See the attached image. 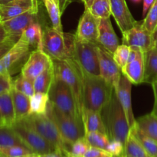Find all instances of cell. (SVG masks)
<instances>
[{
	"instance_id": "cb8c5ba5",
	"label": "cell",
	"mask_w": 157,
	"mask_h": 157,
	"mask_svg": "<svg viewBox=\"0 0 157 157\" xmlns=\"http://www.w3.org/2000/svg\"><path fill=\"white\" fill-rule=\"evenodd\" d=\"M43 29L38 21L30 25L21 35V38L24 40L33 50L41 49Z\"/></svg>"
},
{
	"instance_id": "bcb514c9",
	"label": "cell",
	"mask_w": 157,
	"mask_h": 157,
	"mask_svg": "<svg viewBox=\"0 0 157 157\" xmlns=\"http://www.w3.org/2000/svg\"><path fill=\"white\" fill-rule=\"evenodd\" d=\"M153 90V94H154V107H153V112L156 113L157 116V84L156 83H153L151 84Z\"/></svg>"
},
{
	"instance_id": "f1b7e54d",
	"label": "cell",
	"mask_w": 157,
	"mask_h": 157,
	"mask_svg": "<svg viewBox=\"0 0 157 157\" xmlns=\"http://www.w3.org/2000/svg\"><path fill=\"white\" fill-rule=\"evenodd\" d=\"M16 145L25 146L12 127L0 126V150Z\"/></svg>"
},
{
	"instance_id": "d6a6232c",
	"label": "cell",
	"mask_w": 157,
	"mask_h": 157,
	"mask_svg": "<svg viewBox=\"0 0 157 157\" xmlns=\"http://www.w3.org/2000/svg\"><path fill=\"white\" fill-rule=\"evenodd\" d=\"M89 10L98 18H110L111 15L110 0H94Z\"/></svg>"
},
{
	"instance_id": "277c9868",
	"label": "cell",
	"mask_w": 157,
	"mask_h": 157,
	"mask_svg": "<svg viewBox=\"0 0 157 157\" xmlns=\"http://www.w3.org/2000/svg\"><path fill=\"white\" fill-rule=\"evenodd\" d=\"M55 76L64 81L71 90L82 117L83 112V71L74 59L53 61Z\"/></svg>"
},
{
	"instance_id": "7402d4cb",
	"label": "cell",
	"mask_w": 157,
	"mask_h": 157,
	"mask_svg": "<svg viewBox=\"0 0 157 157\" xmlns=\"http://www.w3.org/2000/svg\"><path fill=\"white\" fill-rule=\"evenodd\" d=\"M82 121L85 134L90 132H101L107 134V130L103 121L101 112L84 109L82 112Z\"/></svg>"
},
{
	"instance_id": "52a82bcc",
	"label": "cell",
	"mask_w": 157,
	"mask_h": 157,
	"mask_svg": "<svg viewBox=\"0 0 157 157\" xmlns=\"http://www.w3.org/2000/svg\"><path fill=\"white\" fill-rule=\"evenodd\" d=\"M48 96L50 102L61 111L75 119L82 121L71 90L64 81L55 78Z\"/></svg>"
},
{
	"instance_id": "7bdbcfd3",
	"label": "cell",
	"mask_w": 157,
	"mask_h": 157,
	"mask_svg": "<svg viewBox=\"0 0 157 157\" xmlns=\"http://www.w3.org/2000/svg\"><path fill=\"white\" fill-rule=\"evenodd\" d=\"M15 43L16 42H15V41H12V40L9 39V38H7L6 41L0 43V60H1V58H2L9 50H10L11 48H12Z\"/></svg>"
},
{
	"instance_id": "f35d334b",
	"label": "cell",
	"mask_w": 157,
	"mask_h": 157,
	"mask_svg": "<svg viewBox=\"0 0 157 157\" xmlns=\"http://www.w3.org/2000/svg\"><path fill=\"white\" fill-rule=\"evenodd\" d=\"M143 24L149 32L153 33L157 25V0H155L150 8L147 15L143 20Z\"/></svg>"
},
{
	"instance_id": "9a60e30c",
	"label": "cell",
	"mask_w": 157,
	"mask_h": 157,
	"mask_svg": "<svg viewBox=\"0 0 157 157\" xmlns=\"http://www.w3.org/2000/svg\"><path fill=\"white\" fill-rule=\"evenodd\" d=\"M98 53L101 77L106 82L115 88L119 83L120 78L122 75L121 67L113 59V54L106 50L100 44L98 45Z\"/></svg>"
},
{
	"instance_id": "6f0895ef",
	"label": "cell",
	"mask_w": 157,
	"mask_h": 157,
	"mask_svg": "<svg viewBox=\"0 0 157 157\" xmlns=\"http://www.w3.org/2000/svg\"><path fill=\"white\" fill-rule=\"evenodd\" d=\"M0 157H5V156H1V155H0Z\"/></svg>"
},
{
	"instance_id": "ac0fdd59",
	"label": "cell",
	"mask_w": 157,
	"mask_h": 157,
	"mask_svg": "<svg viewBox=\"0 0 157 157\" xmlns=\"http://www.w3.org/2000/svg\"><path fill=\"white\" fill-rule=\"evenodd\" d=\"M98 31V44L113 54L120 44L119 38L115 33L110 18H99Z\"/></svg>"
},
{
	"instance_id": "b9f144b4",
	"label": "cell",
	"mask_w": 157,
	"mask_h": 157,
	"mask_svg": "<svg viewBox=\"0 0 157 157\" xmlns=\"http://www.w3.org/2000/svg\"><path fill=\"white\" fill-rule=\"evenodd\" d=\"M12 76L5 74H0V95L9 91L12 87Z\"/></svg>"
},
{
	"instance_id": "4316f807",
	"label": "cell",
	"mask_w": 157,
	"mask_h": 157,
	"mask_svg": "<svg viewBox=\"0 0 157 157\" xmlns=\"http://www.w3.org/2000/svg\"><path fill=\"white\" fill-rule=\"evenodd\" d=\"M55 78V68L53 64L38 75L33 81L35 93L41 92L48 94Z\"/></svg>"
},
{
	"instance_id": "ab89813d",
	"label": "cell",
	"mask_w": 157,
	"mask_h": 157,
	"mask_svg": "<svg viewBox=\"0 0 157 157\" xmlns=\"http://www.w3.org/2000/svg\"><path fill=\"white\" fill-rule=\"evenodd\" d=\"M107 150L113 156H124V144L117 140H110L107 147Z\"/></svg>"
},
{
	"instance_id": "3957f363",
	"label": "cell",
	"mask_w": 157,
	"mask_h": 157,
	"mask_svg": "<svg viewBox=\"0 0 157 157\" xmlns=\"http://www.w3.org/2000/svg\"><path fill=\"white\" fill-rule=\"evenodd\" d=\"M101 116L110 140H117L125 145L130 127L115 89L110 102L101 110Z\"/></svg>"
},
{
	"instance_id": "f546056e",
	"label": "cell",
	"mask_w": 157,
	"mask_h": 157,
	"mask_svg": "<svg viewBox=\"0 0 157 157\" xmlns=\"http://www.w3.org/2000/svg\"><path fill=\"white\" fill-rule=\"evenodd\" d=\"M42 2L52 21V27L56 30L62 32V24H61L62 14L60 9L58 0H42Z\"/></svg>"
},
{
	"instance_id": "7a4b0ae2",
	"label": "cell",
	"mask_w": 157,
	"mask_h": 157,
	"mask_svg": "<svg viewBox=\"0 0 157 157\" xmlns=\"http://www.w3.org/2000/svg\"><path fill=\"white\" fill-rule=\"evenodd\" d=\"M75 35L56 30L53 27L43 29L41 49L52 61L73 59L75 47Z\"/></svg>"
},
{
	"instance_id": "f6af8a7d",
	"label": "cell",
	"mask_w": 157,
	"mask_h": 157,
	"mask_svg": "<svg viewBox=\"0 0 157 157\" xmlns=\"http://www.w3.org/2000/svg\"><path fill=\"white\" fill-rule=\"evenodd\" d=\"M155 0H143V16L145 17Z\"/></svg>"
},
{
	"instance_id": "74e56055",
	"label": "cell",
	"mask_w": 157,
	"mask_h": 157,
	"mask_svg": "<svg viewBox=\"0 0 157 157\" xmlns=\"http://www.w3.org/2000/svg\"><path fill=\"white\" fill-rule=\"evenodd\" d=\"M130 48L126 44H120L117 48L113 52V59L117 65L122 69L128 63L129 55L130 52Z\"/></svg>"
},
{
	"instance_id": "9c48e42d",
	"label": "cell",
	"mask_w": 157,
	"mask_h": 157,
	"mask_svg": "<svg viewBox=\"0 0 157 157\" xmlns=\"http://www.w3.org/2000/svg\"><path fill=\"white\" fill-rule=\"evenodd\" d=\"M32 51L33 49L24 40L19 38L0 60V74L12 76L16 73L25 64Z\"/></svg>"
},
{
	"instance_id": "8fae6325",
	"label": "cell",
	"mask_w": 157,
	"mask_h": 157,
	"mask_svg": "<svg viewBox=\"0 0 157 157\" xmlns=\"http://www.w3.org/2000/svg\"><path fill=\"white\" fill-rule=\"evenodd\" d=\"M122 35L123 44L129 46L130 48L146 52L153 48L152 33L144 27L143 20L141 21H136L132 29Z\"/></svg>"
},
{
	"instance_id": "ba28073f",
	"label": "cell",
	"mask_w": 157,
	"mask_h": 157,
	"mask_svg": "<svg viewBox=\"0 0 157 157\" xmlns=\"http://www.w3.org/2000/svg\"><path fill=\"white\" fill-rule=\"evenodd\" d=\"M98 45L96 43L75 41L73 59L79 64L83 71L93 76H101Z\"/></svg>"
},
{
	"instance_id": "e575fe53",
	"label": "cell",
	"mask_w": 157,
	"mask_h": 157,
	"mask_svg": "<svg viewBox=\"0 0 157 157\" xmlns=\"http://www.w3.org/2000/svg\"><path fill=\"white\" fill-rule=\"evenodd\" d=\"M12 87L25 94L29 98H32L35 93L33 82L23 77L21 74L16 79L12 81Z\"/></svg>"
},
{
	"instance_id": "8d00e7d4",
	"label": "cell",
	"mask_w": 157,
	"mask_h": 157,
	"mask_svg": "<svg viewBox=\"0 0 157 157\" xmlns=\"http://www.w3.org/2000/svg\"><path fill=\"white\" fill-rule=\"evenodd\" d=\"M90 147L85 138H81L71 145L68 150V156L83 157Z\"/></svg>"
},
{
	"instance_id": "836d02e7",
	"label": "cell",
	"mask_w": 157,
	"mask_h": 157,
	"mask_svg": "<svg viewBox=\"0 0 157 157\" xmlns=\"http://www.w3.org/2000/svg\"><path fill=\"white\" fill-rule=\"evenodd\" d=\"M84 138L90 147L107 150L110 140L107 134L101 132H90L85 134Z\"/></svg>"
},
{
	"instance_id": "681fc988",
	"label": "cell",
	"mask_w": 157,
	"mask_h": 157,
	"mask_svg": "<svg viewBox=\"0 0 157 157\" xmlns=\"http://www.w3.org/2000/svg\"><path fill=\"white\" fill-rule=\"evenodd\" d=\"M152 37H153V47L157 48V25L155 28L154 31L152 33Z\"/></svg>"
},
{
	"instance_id": "ffe728a7",
	"label": "cell",
	"mask_w": 157,
	"mask_h": 157,
	"mask_svg": "<svg viewBox=\"0 0 157 157\" xmlns=\"http://www.w3.org/2000/svg\"><path fill=\"white\" fill-rule=\"evenodd\" d=\"M145 62L144 52L139 51L138 55L134 61L129 62L121 69L122 74L133 84H140L144 83Z\"/></svg>"
},
{
	"instance_id": "6da1fadb",
	"label": "cell",
	"mask_w": 157,
	"mask_h": 157,
	"mask_svg": "<svg viewBox=\"0 0 157 157\" xmlns=\"http://www.w3.org/2000/svg\"><path fill=\"white\" fill-rule=\"evenodd\" d=\"M114 87L101 76H93L83 71V110L101 112L110 102Z\"/></svg>"
},
{
	"instance_id": "4dcf8cb0",
	"label": "cell",
	"mask_w": 157,
	"mask_h": 157,
	"mask_svg": "<svg viewBox=\"0 0 157 157\" xmlns=\"http://www.w3.org/2000/svg\"><path fill=\"white\" fill-rule=\"evenodd\" d=\"M50 102L48 94L37 92L30 98V114L46 113Z\"/></svg>"
},
{
	"instance_id": "30bf717a",
	"label": "cell",
	"mask_w": 157,
	"mask_h": 157,
	"mask_svg": "<svg viewBox=\"0 0 157 157\" xmlns=\"http://www.w3.org/2000/svg\"><path fill=\"white\" fill-rule=\"evenodd\" d=\"M12 127L21 138L25 145L35 154H45L55 150L46 140L28 125L23 120L15 121Z\"/></svg>"
},
{
	"instance_id": "ee69618b",
	"label": "cell",
	"mask_w": 157,
	"mask_h": 157,
	"mask_svg": "<svg viewBox=\"0 0 157 157\" xmlns=\"http://www.w3.org/2000/svg\"><path fill=\"white\" fill-rule=\"evenodd\" d=\"M40 157H68L67 153L64 152L61 150H53V151L50 152V153H45V154L39 155Z\"/></svg>"
},
{
	"instance_id": "db71d44e",
	"label": "cell",
	"mask_w": 157,
	"mask_h": 157,
	"mask_svg": "<svg viewBox=\"0 0 157 157\" xmlns=\"http://www.w3.org/2000/svg\"><path fill=\"white\" fill-rule=\"evenodd\" d=\"M131 2H133V3H136V4H138V3H140V2L142 0H130Z\"/></svg>"
},
{
	"instance_id": "d4e9b609",
	"label": "cell",
	"mask_w": 157,
	"mask_h": 157,
	"mask_svg": "<svg viewBox=\"0 0 157 157\" xmlns=\"http://www.w3.org/2000/svg\"><path fill=\"white\" fill-rule=\"evenodd\" d=\"M144 83L152 84L157 81V48H152L144 52Z\"/></svg>"
},
{
	"instance_id": "f907efd6",
	"label": "cell",
	"mask_w": 157,
	"mask_h": 157,
	"mask_svg": "<svg viewBox=\"0 0 157 157\" xmlns=\"http://www.w3.org/2000/svg\"><path fill=\"white\" fill-rule=\"evenodd\" d=\"M94 0H84L83 2L84 4V9H90L91 7L92 3H93Z\"/></svg>"
},
{
	"instance_id": "83f0119b",
	"label": "cell",
	"mask_w": 157,
	"mask_h": 157,
	"mask_svg": "<svg viewBox=\"0 0 157 157\" xmlns=\"http://www.w3.org/2000/svg\"><path fill=\"white\" fill-rule=\"evenodd\" d=\"M130 133L140 144L146 153L151 157H157V142L147 136L139 130L136 124L130 128Z\"/></svg>"
},
{
	"instance_id": "484cf974",
	"label": "cell",
	"mask_w": 157,
	"mask_h": 157,
	"mask_svg": "<svg viewBox=\"0 0 157 157\" xmlns=\"http://www.w3.org/2000/svg\"><path fill=\"white\" fill-rule=\"evenodd\" d=\"M135 124L142 133L157 142V116L153 111L136 120Z\"/></svg>"
},
{
	"instance_id": "4fadbf2b",
	"label": "cell",
	"mask_w": 157,
	"mask_h": 157,
	"mask_svg": "<svg viewBox=\"0 0 157 157\" xmlns=\"http://www.w3.org/2000/svg\"><path fill=\"white\" fill-rule=\"evenodd\" d=\"M38 9H32L7 21H2V23L7 34V38L17 42L24 31L32 23L38 20Z\"/></svg>"
},
{
	"instance_id": "d590c367",
	"label": "cell",
	"mask_w": 157,
	"mask_h": 157,
	"mask_svg": "<svg viewBox=\"0 0 157 157\" xmlns=\"http://www.w3.org/2000/svg\"><path fill=\"white\" fill-rule=\"evenodd\" d=\"M33 153L30 149L21 145L13 146L0 150V155L5 157H25Z\"/></svg>"
},
{
	"instance_id": "e0dca14e",
	"label": "cell",
	"mask_w": 157,
	"mask_h": 157,
	"mask_svg": "<svg viewBox=\"0 0 157 157\" xmlns=\"http://www.w3.org/2000/svg\"><path fill=\"white\" fill-rule=\"evenodd\" d=\"M132 83L127 78V77L124 75H121V78L118 84L115 87L117 96L118 100L124 109L126 113L127 121L130 127L131 128L136 123V120L134 118V115L132 109V101H131V90Z\"/></svg>"
},
{
	"instance_id": "816d5d0a",
	"label": "cell",
	"mask_w": 157,
	"mask_h": 157,
	"mask_svg": "<svg viewBox=\"0 0 157 157\" xmlns=\"http://www.w3.org/2000/svg\"><path fill=\"white\" fill-rule=\"evenodd\" d=\"M12 1H14V0H0V6H1V5L8 4V3L11 2Z\"/></svg>"
},
{
	"instance_id": "5bb4252c",
	"label": "cell",
	"mask_w": 157,
	"mask_h": 157,
	"mask_svg": "<svg viewBox=\"0 0 157 157\" xmlns=\"http://www.w3.org/2000/svg\"><path fill=\"white\" fill-rule=\"evenodd\" d=\"M99 18H96L89 9H84L75 34L76 40L81 42L98 43Z\"/></svg>"
},
{
	"instance_id": "d6986e66",
	"label": "cell",
	"mask_w": 157,
	"mask_h": 157,
	"mask_svg": "<svg viewBox=\"0 0 157 157\" xmlns=\"http://www.w3.org/2000/svg\"><path fill=\"white\" fill-rule=\"evenodd\" d=\"M38 9V0H14L0 6L1 22L21 15L28 11Z\"/></svg>"
},
{
	"instance_id": "7c38bea8",
	"label": "cell",
	"mask_w": 157,
	"mask_h": 157,
	"mask_svg": "<svg viewBox=\"0 0 157 157\" xmlns=\"http://www.w3.org/2000/svg\"><path fill=\"white\" fill-rule=\"evenodd\" d=\"M53 65L52 58L42 50L32 51L29 59L21 69V75L33 82L43 71Z\"/></svg>"
},
{
	"instance_id": "8992f818",
	"label": "cell",
	"mask_w": 157,
	"mask_h": 157,
	"mask_svg": "<svg viewBox=\"0 0 157 157\" xmlns=\"http://www.w3.org/2000/svg\"><path fill=\"white\" fill-rule=\"evenodd\" d=\"M46 113L53 120L61 137L70 147L75 141L85 136V130L82 121L75 119L65 114L51 102H49Z\"/></svg>"
},
{
	"instance_id": "603a6c76",
	"label": "cell",
	"mask_w": 157,
	"mask_h": 157,
	"mask_svg": "<svg viewBox=\"0 0 157 157\" xmlns=\"http://www.w3.org/2000/svg\"><path fill=\"white\" fill-rule=\"evenodd\" d=\"M12 102L15 113V121L23 119L30 114V98L14 87L11 89Z\"/></svg>"
},
{
	"instance_id": "60d3db41",
	"label": "cell",
	"mask_w": 157,
	"mask_h": 157,
	"mask_svg": "<svg viewBox=\"0 0 157 157\" xmlns=\"http://www.w3.org/2000/svg\"><path fill=\"white\" fill-rule=\"evenodd\" d=\"M113 156L107 150L98 147H90L83 157H113Z\"/></svg>"
},
{
	"instance_id": "7dc6e473",
	"label": "cell",
	"mask_w": 157,
	"mask_h": 157,
	"mask_svg": "<svg viewBox=\"0 0 157 157\" xmlns=\"http://www.w3.org/2000/svg\"><path fill=\"white\" fill-rule=\"evenodd\" d=\"M72 0H58V3H59V6H60V9H61V14L64 13L65 9H67V7L69 6V4H70Z\"/></svg>"
},
{
	"instance_id": "680465c9",
	"label": "cell",
	"mask_w": 157,
	"mask_h": 157,
	"mask_svg": "<svg viewBox=\"0 0 157 157\" xmlns=\"http://www.w3.org/2000/svg\"><path fill=\"white\" fill-rule=\"evenodd\" d=\"M80 1H81V2H83V1H84V0H80Z\"/></svg>"
},
{
	"instance_id": "94428289",
	"label": "cell",
	"mask_w": 157,
	"mask_h": 157,
	"mask_svg": "<svg viewBox=\"0 0 157 157\" xmlns=\"http://www.w3.org/2000/svg\"><path fill=\"white\" fill-rule=\"evenodd\" d=\"M0 22H1V18H0Z\"/></svg>"
},
{
	"instance_id": "f5cc1de1",
	"label": "cell",
	"mask_w": 157,
	"mask_h": 157,
	"mask_svg": "<svg viewBox=\"0 0 157 157\" xmlns=\"http://www.w3.org/2000/svg\"><path fill=\"white\" fill-rule=\"evenodd\" d=\"M25 157H40V156H39V155L35 154V153H33V154L29 155V156H25Z\"/></svg>"
},
{
	"instance_id": "11a10c76",
	"label": "cell",
	"mask_w": 157,
	"mask_h": 157,
	"mask_svg": "<svg viewBox=\"0 0 157 157\" xmlns=\"http://www.w3.org/2000/svg\"><path fill=\"white\" fill-rule=\"evenodd\" d=\"M143 157H151V156H150L148 154H147V155H146V156H143Z\"/></svg>"
},
{
	"instance_id": "91938a15",
	"label": "cell",
	"mask_w": 157,
	"mask_h": 157,
	"mask_svg": "<svg viewBox=\"0 0 157 157\" xmlns=\"http://www.w3.org/2000/svg\"><path fill=\"white\" fill-rule=\"evenodd\" d=\"M124 157H130V156H124Z\"/></svg>"
},
{
	"instance_id": "44dd1931",
	"label": "cell",
	"mask_w": 157,
	"mask_h": 157,
	"mask_svg": "<svg viewBox=\"0 0 157 157\" xmlns=\"http://www.w3.org/2000/svg\"><path fill=\"white\" fill-rule=\"evenodd\" d=\"M15 122V113L11 90L0 95V126L12 127Z\"/></svg>"
},
{
	"instance_id": "6125c7cd",
	"label": "cell",
	"mask_w": 157,
	"mask_h": 157,
	"mask_svg": "<svg viewBox=\"0 0 157 157\" xmlns=\"http://www.w3.org/2000/svg\"><path fill=\"white\" fill-rule=\"evenodd\" d=\"M155 83H156V84H157V81H156V82H155Z\"/></svg>"
},
{
	"instance_id": "1f68e13d",
	"label": "cell",
	"mask_w": 157,
	"mask_h": 157,
	"mask_svg": "<svg viewBox=\"0 0 157 157\" xmlns=\"http://www.w3.org/2000/svg\"><path fill=\"white\" fill-rule=\"evenodd\" d=\"M147 155L137 140L129 133L124 145V156L130 157H143Z\"/></svg>"
},
{
	"instance_id": "2e32d148",
	"label": "cell",
	"mask_w": 157,
	"mask_h": 157,
	"mask_svg": "<svg viewBox=\"0 0 157 157\" xmlns=\"http://www.w3.org/2000/svg\"><path fill=\"white\" fill-rule=\"evenodd\" d=\"M111 15L121 33H125L134 26L136 20L132 15L126 0H110Z\"/></svg>"
},
{
	"instance_id": "c3c4849f",
	"label": "cell",
	"mask_w": 157,
	"mask_h": 157,
	"mask_svg": "<svg viewBox=\"0 0 157 157\" xmlns=\"http://www.w3.org/2000/svg\"><path fill=\"white\" fill-rule=\"evenodd\" d=\"M7 38V34H6L4 27H3L2 23L0 22V43L6 41Z\"/></svg>"
},
{
	"instance_id": "9f6ffc18",
	"label": "cell",
	"mask_w": 157,
	"mask_h": 157,
	"mask_svg": "<svg viewBox=\"0 0 157 157\" xmlns=\"http://www.w3.org/2000/svg\"><path fill=\"white\" fill-rule=\"evenodd\" d=\"M113 157H124V156H113Z\"/></svg>"
},
{
	"instance_id": "5b68a950",
	"label": "cell",
	"mask_w": 157,
	"mask_h": 157,
	"mask_svg": "<svg viewBox=\"0 0 157 157\" xmlns=\"http://www.w3.org/2000/svg\"><path fill=\"white\" fill-rule=\"evenodd\" d=\"M21 120H23L35 131L38 132L55 150L57 149L61 150L68 155L70 146L64 142L55 123L47 113H43V114L31 113Z\"/></svg>"
}]
</instances>
